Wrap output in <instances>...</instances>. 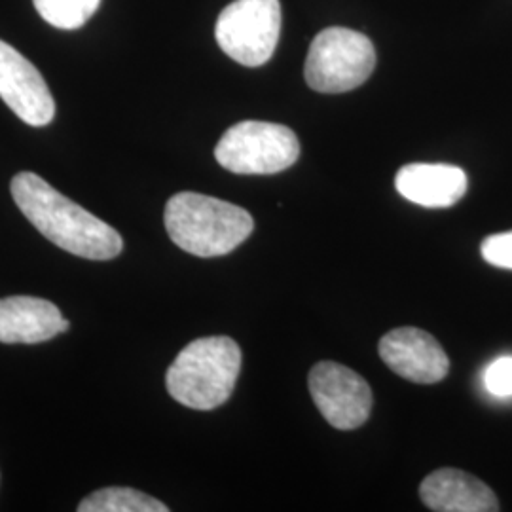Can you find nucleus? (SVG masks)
Returning <instances> with one entry per match:
<instances>
[{
  "mask_svg": "<svg viewBox=\"0 0 512 512\" xmlns=\"http://www.w3.org/2000/svg\"><path fill=\"white\" fill-rule=\"evenodd\" d=\"M10 192L25 219L59 249L88 260H112L122 253L124 239L112 226L65 198L37 173H18Z\"/></svg>",
  "mask_w": 512,
  "mask_h": 512,
  "instance_id": "nucleus-1",
  "label": "nucleus"
},
{
  "mask_svg": "<svg viewBox=\"0 0 512 512\" xmlns=\"http://www.w3.org/2000/svg\"><path fill=\"white\" fill-rule=\"evenodd\" d=\"M164 222L177 247L202 258L232 253L255 228L243 207L196 192L175 194L165 205Z\"/></svg>",
  "mask_w": 512,
  "mask_h": 512,
  "instance_id": "nucleus-2",
  "label": "nucleus"
},
{
  "mask_svg": "<svg viewBox=\"0 0 512 512\" xmlns=\"http://www.w3.org/2000/svg\"><path fill=\"white\" fill-rule=\"evenodd\" d=\"M241 372V349L228 336L190 342L165 374L169 395L192 410H215L226 403Z\"/></svg>",
  "mask_w": 512,
  "mask_h": 512,
  "instance_id": "nucleus-3",
  "label": "nucleus"
},
{
  "mask_svg": "<svg viewBox=\"0 0 512 512\" xmlns=\"http://www.w3.org/2000/svg\"><path fill=\"white\" fill-rule=\"evenodd\" d=\"M376 67L372 40L344 27H329L311 42L304 76L311 90L351 92L363 86Z\"/></svg>",
  "mask_w": 512,
  "mask_h": 512,
  "instance_id": "nucleus-4",
  "label": "nucleus"
},
{
  "mask_svg": "<svg viewBox=\"0 0 512 512\" xmlns=\"http://www.w3.org/2000/svg\"><path fill=\"white\" fill-rule=\"evenodd\" d=\"M300 143L293 129L272 122H239L220 137L215 158L238 175H274L296 164Z\"/></svg>",
  "mask_w": 512,
  "mask_h": 512,
  "instance_id": "nucleus-5",
  "label": "nucleus"
},
{
  "mask_svg": "<svg viewBox=\"0 0 512 512\" xmlns=\"http://www.w3.org/2000/svg\"><path fill=\"white\" fill-rule=\"evenodd\" d=\"M281 33L279 0H234L220 12L215 37L220 50L239 65H266Z\"/></svg>",
  "mask_w": 512,
  "mask_h": 512,
  "instance_id": "nucleus-6",
  "label": "nucleus"
},
{
  "mask_svg": "<svg viewBox=\"0 0 512 512\" xmlns=\"http://www.w3.org/2000/svg\"><path fill=\"white\" fill-rule=\"evenodd\" d=\"M310 393L323 418L340 431L361 427L372 410V391L365 378L338 363L323 361L311 368Z\"/></svg>",
  "mask_w": 512,
  "mask_h": 512,
  "instance_id": "nucleus-7",
  "label": "nucleus"
},
{
  "mask_svg": "<svg viewBox=\"0 0 512 512\" xmlns=\"http://www.w3.org/2000/svg\"><path fill=\"white\" fill-rule=\"evenodd\" d=\"M0 99L29 126H48L55 116L54 95L37 67L0 40Z\"/></svg>",
  "mask_w": 512,
  "mask_h": 512,
  "instance_id": "nucleus-8",
  "label": "nucleus"
},
{
  "mask_svg": "<svg viewBox=\"0 0 512 512\" xmlns=\"http://www.w3.org/2000/svg\"><path fill=\"white\" fill-rule=\"evenodd\" d=\"M380 357L395 374L414 384H439L450 370L448 355L425 330H391L380 340Z\"/></svg>",
  "mask_w": 512,
  "mask_h": 512,
  "instance_id": "nucleus-9",
  "label": "nucleus"
},
{
  "mask_svg": "<svg viewBox=\"0 0 512 512\" xmlns=\"http://www.w3.org/2000/svg\"><path fill=\"white\" fill-rule=\"evenodd\" d=\"M71 323L63 319L54 302L37 296L0 298V342L40 344L67 332Z\"/></svg>",
  "mask_w": 512,
  "mask_h": 512,
  "instance_id": "nucleus-10",
  "label": "nucleus"
},
{
  "mask_svg": "<svg viewBox=\"0 0 512 512\" xmlns=\"http://www.w3.org/2000/svg\"><path fill=\"white\" fill-rule=\"evenodd\" d=\"M421 501L437 512H495L499 501L490 486L458 469H439L420 486Z\"/></svg>",
  "mask_w": 512,
  "mask_h": 512,
  "instance_id": "nucleus-11",
  "label": "nucleus"
},
{
  "mask_svg": "<svg viewBox=\"0 0 512 512\" xmlns=\"http://www.w3.org/2000/svg\"><path fill=\"white\" fill-rule=\"evenodd\" d=\"M397 192L404 200L421 207H452L467 192V175L461 167L448 164H408L395 177Z\"/></svg>",
  "mask_w": 512,
  "mask_h": 512,
  "instance_id": "nucleus-12",
  "label": "nucleus"
},
{
  "mask_svg": "<svg viewBox=\"0 0 512 512\" xmlns=\"http://www.w3.org/2000/svg\"><path fill=\"white\" fill-rule=\"evenodd\" d=\"M162 501L133 488H103L78 505V512H167Z\"/></svg>",
  "mask_w": 512,
  "mask_h": 512,
  "instance_id": "nucleus-13",
  "label": "nucleus"
},
{
  "mask_svg": "<svg viewBox=\"0 0 512 512\" xmlns=\"http://www.w3.org/2000/svg\"><path fill=\"white\" fill-rule=\"evenodd\" d=\"M40 18L57 29H80L92 18L101 0H33Z\"/></svg>",
  "mask_w": 512,
  "mask_h": 512,
  "instance_id": "nucleus-14",
  "label": "nucleus"
},
{
  "mask_svg": "<svg viewBox=\"0 0 512 512\" xmlns=\"http://www.w3.org/2000/svg\"><path fill=\"white\" fill-rule=\"evenodd\" d=\"M486 391L499 399L512 397V357H499L486 368L484 374Z\"/></svg>",
  "mask_w": 512,
  "mask_h": 512,
  "instance_id": "nucleus-15",
  "label": "nucleus"
},
{
  "mask_svg": "<svg viewBox=\"0 0 512 512\" xmlns=\"http://www.w3.org/2000/svg\"><path fill=\"white\" fill-rule=\"evenodd\" d=\"M480 253L482 258L495 268L512 270V230L484 239Z\"/></svg>",
  "mask_w": 512,
  "mask_h": 512,
  "instance_id": "nucleus-16",
  "label": "nucleus"
}]
</instances>
